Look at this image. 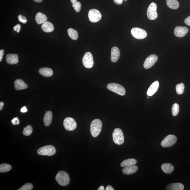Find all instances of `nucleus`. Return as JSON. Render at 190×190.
Wrapping results in <instances>:
<instances>
[{
  "mask_svg": "<svg viewBox=\"0 0 190 190\" xmlns=\"http://www.w3.org/2000/svg\"><path fill=\"white\" fill-rule=\"evenodd\" d=\"M11 169V166L10 164L3 163L0 165V172L1 173L7 172Z\"/></svg>",
  "mask_w": 190,
  "mask_h": 190,
  "instance_id": "cd10ccee",
  "label": "nucleus"
},
{
  "mask_svg": "<svg viewBox=\"0 0 190 190\" xmlns=\"http://www.w3.org/2000/svg\"><path fill=\"white\" fill-rule=\"evenodd\" d=\"M24 130L23 131V134L25 136H29L33 132V129L31 126L28 125L26 127L24 128Z\"/></svg>",
  "mask_w": 190,
  "mask_h": 190,
  "instance_id": "7c9ffc66",
  "label": "nucleus"
},
{
  "mask_svg": "<svg viewBox=\"0 0 190 190\" xmlns=\"http://www.w3.org/2000/svg\"><path fill=\"white\" fill-rule=\"evenodd\" d=\"M157 6L156 4L152 3L148 7L147 15L148 19L151 20H154L158 17V14L157 11Z\"/></svg>",
  "mask_w": 190,
  "mask_h": 190,
  "instance_id": "0eeeda50",
  "label": "nucleus"
},
{
  "mask_svg": "<svg viewBox=\"0 0 190 190\" xmlns=\"http://www.w3.org/2000/svg\"><path fill=\"white\" fill-rule=\"evenodd\" d=\"M21 25L20 24H17L14 27V29L15 31L17 32L18 33H19L21 30Z\"/></svg>",
  "mask_w": 190,
  "mask_h": 190,
  "instance_id": "c9c22d12",
  "label": "nucleus"
},
{
  "mask_svg": "<svg viewBox=\"0 0 190 190\" xmlns=\"http://www.w3.org/2000/svg\"><path fill=\"white\" fill-rule=\"evenodd\" d=\"M33 186L30 183L26 184L23 185L22 187L18 189V190H31L33 189Z\"/></svg>",
  "mask_w": 190,
  "mask_h": 190,
  "instance_id": "2f4dec72",
  "label": "nucleus"
},
{
  "mask_svg": "<svg viewBox=\"0 0 190 190\" xmlns=\"http://www.w3.org/2000/svg\"><path fill=\"white\" fill-rule=\"evenodd\" d=\"M102 123L99 119H95L91 122L90 131L92 136L94 137L98 136L101 133L102 128Z\"/></svg>",
  "mask_w": 190,
  "mask_h": 190,
  "instance_id": "f257e3e1",
  "label": "nucleus"
},
{
  "mask_svg": "<svg viewBox=\"0 0 190 190\" xmlns=\"http://www.w3.org/2000/svg\"><path fill=\"white\" fill-rule=\"evenodd\" d=\"M11 122L13 125H18L19 124V120L17 117L14 118L11 120Z\"/></svg>",
  "mask_w": 190,
  "mask_h": 190,
  "instance_id": "f704fd0d",
  "label": "nucleus"
},
{
  "mask_svg": "<svg viewBox=\"0 0 190 190\" xmlns=\"http://www.w3.org/2000/svg\"><path fill=\"white\" fill-rule=\"evenodd\" d=\"M63 126L65 129L68 131H72L77 127V123L75 119L72 118L67 117L63 121Z\"/></svg>",
  "mask_w": 190,
  "mask_h": 190,
  "instance_id": "6e6552de",
  "label": "nucleus"
},
{
  "mask_svg": "<svg viewBox=\"0 0 190 190\" xmlns=\"http://www.w3.org/2000/svg\"><path fill=\"white\" fill-rule=\"evenodd\" d=\"M166 3L168 7L172 9H177L180 5L177 0H166Z\"/></svg>",
  "mask_w": 190,
  "mask_h": 190,
  "instance_id": "a878e982",
  "label": "nucleus"
},
{
  "mask_svg": "<svg viewBox=\"0 0 190 190\" xmlns=\"http://www.w3.org/2000/svg\"><path fill=\"white\" fill-rule=\"evenodd\" d=\"M14 88L16 90H21L28 88V86L22 80L17 79L14 81Z\"/></svg>",
  "mask_w": 190,
  "mask_h": 190,
  "instance_id": "a211bd4d",
  "label": "nucleus"
},
{
  "mask_svg": "<svg viewBox=\"0 0 190 190\" xmlns=\"http://www.w3.org/2000/svg\"><path fill=\"white\" fill-rule=\"evenodd\" d=\"M4 54V50H0V62H1L2 60Z\"/></svg>",
  "mask_w": 190,
  "mask_h": 190,
  "instance_id": "58836bf2",
  "label": "nucleus"
},
{
  "mask_svg": "<svg viewBox=\"0 0 190 190\" xmlns=\"http://www.w3.org/2000/svg\"><path fill=\"white\" fill-rule=\"evenodd\" d=\"M18 19L20 22L24 23V24H25L27 22V20L25 16H22L21 14H20L18 16Z\"/></svg>",
  "mask_w": 190,
  "mask_h": 190,
  "instance_id": "72a5a7b5",
  "label": "nucleus"
},
{
  "mask_svg": "<svg viewBox=\"0 0 190 190\" xmlns=\"http://www.w3.org/2000/svg\"><path fill=\"white\" fill-rule=\"evenodd\" d=\"M83 65L87 68H90L93 67L94 61L93 56L90 52H87L83 58Z\"/></svg>",
  "mask_w": 190,
  "mask_h": 190,
  "instance_id": "9b49d317",
  "label": "nucleus"
},
{
  "mask_svg": "<svg viewBox=\"0 0 190 190\" xmlns=\"http://www.w3.org/2000/svg\"><path fill=\"white\" fill-rule=\"evenodd\" d=\"M40 74L44 77H49L53 75V72L51 69L49 68H42L39 70Z\"/></svg>",
  "mask_w": 190,
  "mask_h": 190,
  "instance_id": "5701e85b",
  "label": "nucleus"
},
{
  "mask_svg": "<svg viewBox=\"0 0 190 190\" xmlns=\"http://www.w3.org/2000/svg\"><path fill=\"white\" fill-rule=\"evenodd\" d=\"M106 190H114V189L111 186H108L107 187H106Z\"/></svg>",
  "mask_w": 190,
  "mask_h": 190,
  "instance_id": "a19ab883",
  "label": "nucleus"
},
{
  "mask_svg": "<svg viewBox=\"0 0 190 190\" xmlns=\"http://www.w3.org/2000/svg\"><path fill=\"white\" fill-rule=\"evenodd\" d=\"M113 137V141L115 144L120 145L124 143V136L122 130L116 128L114 130Z\"/></svg>",
  "mask_w": 190,
  "mask_h": 190,
  "instance_id": "39448f33",
  "label": "nucleus"
},
{
  "mask_svg": "<svg viewBox=\"0 0 190 190\" xmlns=\"http://www.w3.org/2000/svg\"><path fill=\"white\" fill-rule=\"evenodd\" d=\"M52 112L46 111L43 118V122L44 125L46 126H49L52 123Z\"/></svg>",
  "mask_w": 190,
  "mask_h": 190,
  "instance_id": "4be33fe9",
  "label": "nucleus"
},
{
  "mask_svg": "<svg viewBox=\"0 0 190 190\" xmlns=\"http://www.w3.org/2000/svg\"><path fill=\"white\" fill-rule=\"evenodd\" d=\"M72 6L73 7L76 12H79L81 9V5L79 2L77 1L75 3L73 4Z\"/></svg>",
  "mask_w": 190,
  "mask_h": 190,
  "instance_id": "473e14b6",
  "label": "nucleus"
},
{
  "mask_svg": "<svg viewBox=\"0 0 190 190\" xmlns=\"http://www.w3.org/2000/svg\"><path fill=\"white\" fill-rule=\"evenodd\" d=\"M34 1L36 2H37V3H41L43 1V0H34Z\"/></svg>",
  "mask_w": 190,
  "mask_h": 190,
  "instance_id": "c03bdc74",
  "label": "nucleus"
},
{
  "mask_svg": "<svg viewBox=\"0 0 190 190\" xmlns=\"http://www.w3.org/2000/svg\"><path fill=\"white\" fill-rule=\"evenodd\" d=\"M41 28L43 32L47 33L53 32L54 30L53 25L51 23L48 21H46L42 24Z\"/></svg>",
  "mask_w": 190,
  "mask_h": 190,
  "instance_id": "412c9836",
  "label": "nucleus"
},
{
  "mask_svg": "<svg viewBox=\"0 0 190 190\" xmlns=\"http://www.w3.org/2000/svg\"><path fill=\"white\" fill-rule=\"evenodd\" d=\"M138 170V166L133 165L124 167L122 170V172L124 174L129 175L136 173Z\"/></svg>",
  "mask_w": 190,
  "mask_h": 190,
  "instance_id": "f3484780",
  "label": "nucleus"
},
{
  "mask_svg": "<svg viewBox=\"0 0 190 190\" xmlns=\"http://www.w3.org/2000/svg\"><path fill=\"white\" fill-rule=\"evenodd\" d=\"M88 16L90 21L93 23L98 22L100 20L102 17L100 11L95 9H93L89 11Z\"/></svg>",
  "mask_w": 190,
  "mask_h": 190,
  "instance_id": "9d476101",
  "label": "nucleus"
},
{
  "mask_svg": "<svg viewBox=\"0 0 190 190\" xmlns=\"http://www.w3.org/2000/svg\"><path fill=\"white\" fill-rule=\"evenodd\" d=\"M184 23L186 25L190 26V16L184 20Z\"/></svg>",
  "mask_w": 190,
  "mask_h": 190,
  "instance_id": "4c0bfd02",
  "label": "nucleus"
},
{
  "mask_svg": "<svg viewBox=\"0 0 190 190\" xmlns=\"http://www.w3.org/2000/svg\"><path fill=\"white\" fill-rule=\"evenodd\" d=\"M161 169L165 173L170 174L173 172L174 168L172 164L166 163L162 165Z\"/></svg>",
  "mask_w": 190,
  "mask_h": 190,
  "instance_id": "b1692460",
  "label": "nucleus"
},
{
  "mask_svg": "<svg viewBox=\"0 0 190 190\" xmlns=\"http://www.w3.org/2000/svg\"><path fill=\"white\" fill-rule=\"evenodd\" d=\"M185 86L183 83H180L176 85V93L179 95H182L183 94Z\"/></svg>",
  "mask_w": 190,
  "mask_h": 190,
  "instance_id": "c85d7f7f",
  "label": "nucleus"
},
{
  "mask_svg": "<svg viewBox=\"0 0 190 190\" xmlns=\"http://www.w3.org/2000/svg\"><path fill=\"white\" fill-rule=\"evenodd\" d=\"M177 139L174 135H170L167 136L161 143V146L163 148L171 147L176 143Z\"/></svg>",
  "mask_w": 190,
  "mask_h": 190,
  "instance_id": "423d86ee",
  "label": "nucleus"
},
{
  "mask_svg": "<svg viewBox=\"0 0 190 190\" xmlns=\"http://www.w3.org/2000/svg\"><path fill=\"white\" fill-rule=\"evenodd\" d=\"M70 1H71V2L73 4L76 3V2L77 1V0H70Z\"/></svg>",
  "mask_w": 190,
  "mask_h": 190,
  "instance_id": "a18cd8bd",
  "label": "nucleus"
},
{
  "mask_svg": "<svg viewBox=\"0 0 190 190\" xmlns=\"http://www.w3.org/2000/svg\"><path fill=\"white\" fill-rule=\"evenodd\" d=\"M184 186L180 183H175L168 184L166 187V190H183Z\"/></svg>",
  "mask_w": 190,
  "mask_h": 190,
  "instance_id": "6ab92c4d",
  "label": "nucleus"
},
{
  "mask_svg": "<svg viewBox=\"0 0 190 190\" xmlns=\"http://www.w3.org/2000/svg\"><path fill=\"white\" fill-rule=\"evenodd\" d=\"M107 88L108 90L119 95L123 96L126 93V90L124 87L117 83H110L107 85Z\"/></svg>",
  "mask_w": 190,
  "mask_h": 190,
  "instance_id": "20e7f679",
  "label": "nucleus"
},
{
  "mask_svg": "<svg viewBox=\"0 0 190 190\" xmlns=\"http://www.w3.org/2000/svg\"><path fill=\"white\" fill-rule=\"evenodd\" d=\"M123 1L124 0H113L115 4L118 5L122 4ZM124 1H126L127 0H124Z\"/></svg>",
  "mask_w": 190,
  "mask_h": 190,
  "instance_id": "e433bc0d",
  "label": "nucleus"
},
{
  "mask_svg": "<svg viewBox=\"0 0 190 190\" xmlns=\"http://www.w3.org/2000/svg\"><path fill=\"white\" fill-rule=\"evenodd\" d=\"M4 106V103L1 101V102H0V110H1V111L3 109Z\"/></svg>",
  "mask_w": 190,
  "mask_h": 190,
  "instance_id": "79ce46f5",
  "label": "nucleus"
},
{
  "mask_svg": "<svg viewBox=\"0 0 190 190\" xmlns=\"http://www.w3.org/2000/svg\"><path fill=\"white\" fill-rule=\"evenodd\" d=\"M158 60V57L156 55L153 54L146 58L144 63V68L148 69L151 67Z\"/></svg>",
  "mask_w": 190,
  "mask_h": 190,
  "instance_id": "f8f14e48",
  "label": "nucleus"
},
{
  "mask_svg": "<svg viewBox=\"0 0 190 190\" xmlns=\"http://www.w3.org/2000/svg\"><path fill=\"white\" fill-rule=\"evenodd\" d=\"M189 31V29L187 27L177 26L175 29L174 33L176 37H184Z\"/></svg>",
  "mask_w": 190,
  "mask_h": 190,
  "instance_id": "ddd939ff",
  "label": "nucleus"
},
{
  "mask_svg": "<svg viewBox=\"0 0 190 190\" xmlns=\"http://www.w3.org/2000/svg\"><path fill=\"white\" fill-rule=\"evenodd\" d=\"M38 154L41 156H52L56 153V150L54 146L48 145L41 147L37 150Z\"/></svg>",
  "mask_w": 190,
  "mask_h": 190,
  "instance_id": "7ed1b4c3",
  "label": "nucleus"
},
{
  "mask_svg": "<svg viewBox=\"0 0 190 190\" xmlns=\"http://www.w3.org/2000/svg\"><path fill=\"white\" fill-rule=\"evenodd\" d=\"M180 111V108H179V106L178 104L177 103H175L173 105L172 107V113L174 116H176L179 113Z\"/></svg>",
  "mask_w": 190,
  "mask_h": 190,
  "instance_id": "c756f323",
  "label": "nucleus"
},
{
  "mask_svg": "<svg viewBox=\"0 0 190 190\" xmlns=\"http://www.w3.org/2000/svg\"><path fill=\"white\" fill-rule=\"evenodd\" d=\"M68 33L70 37L74 40H76L78 38V34L77 31L73 29H69L68 30Z\"/></svg>",
  "mask_w": 190,
  "mask_h": 190,
  "instance_id": "bb28decb",
  "label": "nucleus"
},
{
  "mask_svg": "<svg viewBox=\"0 0 190 190\" xmlns=\"http://www.w3.org/2000/svg\"><path fill=\"white\" fill-rule=\"evenodd\" d=\"M35 20L38 24H42L47 20V17L42 13L38 12L36 14Z\"/></svg>",
  "mask_w": 190,
  "mask_h": 190,
  "instance_id": "aec40b11",
  "label": "nucleus"
},
{
  "mask_svg": "<svg viewBox=\"0 0 190 190\" xmlns=\"http://www.w3.org/2000/svg\"><path fill=\"white\" fill-rule=\"evenodd\" d=\"M132 35L136 39H143L147 37V32L143 29L138 28H133L131 30Z\"/></svg>",
  "mask_w": 190,
  "mask_h": 190,
  "instance_id": "1a4fd4ad",
  "label": "nucleus"
},
{
  "mask_svg": "<svg viewBox=\"0 0 190 190\" xmlns=\"http://www.w3.org/2000/svg\"><path fill=\"white\" fill-rule=\"evenodd\" d=\"M137 161L133 158L127 159L123 161L120 164L122 167L124 168L127 166L135 165L137 163Z\"/></svg>",
  "mask_w": 190,
  "mask_h": 190,
  "instance_id": "393cba45",
  "label": "nucleus"
},
{
  "mask_svg": "<svg viewBox=\"0 0 190 190\" xmlns=\"http://www.w3.org/2000/svg\"><path fill=\"white\" fill-rule=\"evenodd\" d=\"M120 51L116 47H114L111 49V60L112 62H115L118 61L120 56Z\"/></svg>",
  "mask_w": 190,
  "mask_h": 190,
  "instance_id": "4468645a",
  "label": "nucleus"
},
{
  "mask_svg": "<svg viewBox=\"0 0 190 190\" xmlns=\"http://www.w3.org/2000/svg\"><path fill=\"white\" fill-rule=\"evenodd\" d=\"M6 60L9 64L15 65L19 62V57L16 54H8L6 56Z\"/></svg>",
  "mask_w": 190,
  "mask_h": 190,
  "instance_id": "2eb2a0df",
  "label": "nucleus"
},
{
  "mask_svg": "<svg viewBox=\"0 0 190 190\" xmlns=\"http://www.w3.org/2000/svg\"><path fill=\"white\" fill-rule=\"evenodd\" d=\"M27 111H28V110H27L26 107L25 106L23 107L22 108L21 110V112H22V113H26V112H27Z\"/></svg>",
  "mask_w": 190,
  "mask_h": 190,
  "instance_id": "ea45409f",
  "label": "nucleus"
},
{
  "mask_svg": "<svg viewBox=\"0 0 190 190\" xmlns=\"http://www.w3.org/2000/svg\"><path fill=\"white\" fill-rule=\"evenodd\" d=\"M159 86V83L158 81H155L152 84L148 89L147 92V95L148 96H151L156 93L158 90Z\"/></svg>",
  "mask_w": 190,
  "mask_h": 190,
  "instance_id": "dca6fc26",
  "label": "nucleus"
},
{
  "mask_svg": "<svg viewBox=\"0 0 190 190\" xmlns=\"http://www.w3.org/2000/svg\"><path fill=\"white\" fill-rule=\"evenodd\" d=\"M55 179L62 186L68 185L70 182L69 175L64 171H60L56 175Z\"/></svg>",
  "mask_w": 190,
  "mask_h": 190,
  "instance_id": "f03ea898",
  "label": "nucleus"
},
{
  "mask_svg": "<svg viewBox=\"0 0 190 190\" xmlns=\"http://www.w3.org/2000/svg\"><path fill=\"white\" fill-rule=\"evenodd\" d=\"M98 190H105V188L104 186H101L100 187H99V189H98Z\"/></svg>",
  "mask_w": 190,
  "mask_h": 190,
  "instance_id": "37998d69",
  "label": "nucleus"
}]
</instances>
